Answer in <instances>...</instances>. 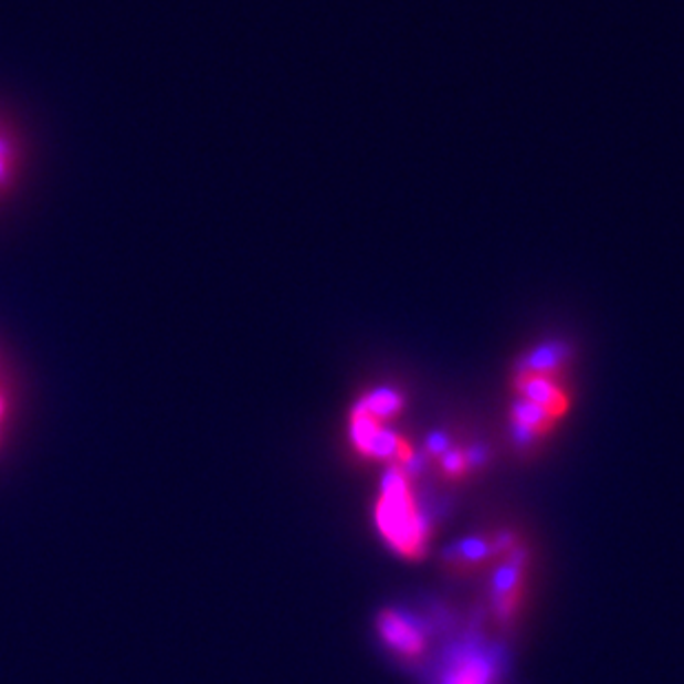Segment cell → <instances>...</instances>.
I'll use <instances>...</instances> for the list:
<instances>
[{
	"mask_svg": "<svg viewBox=\"0 0 684 684\" xmlns=\"http://www.w3.org/2000/svg\"><path fill=\"white\" fill-rule=\"evenodd\" d=\"M569 357L565 344L545 341L514 364L509 425L516 443L529 445L549 436L571 410Z\"/></svg>",
	"mask_w": 684,
	"mask_h": 684,
	"instance_id": "6da1fadb",
	"label": "cell"
},
{
	"mask_svg": "<svg viewBox=\"0 0 684 684\" xmlns=\"http://www.w3.org/2000/svg\"><path fill=\"white\" fill-rule=\"evenodd\" d=\"M403 410L406 397L401 390L392 386L366 390L352 403L348 414V439L352 450L368 461L412 472L417 465V450L399 430H394Z\"/></svg>",
	"mask_w": 684,
	"mask_h": 684,
	"instance_id": "7a4b0ae2",
	"label": "cell"
},
{
	"mask_svg": "<svg viewBox=\"0 0 684 684\" xmlns=\"http://www.w3.org/2000/svg\"><path fill=\"white\" fill-rule=\"evenodd\" d=\"M375 525L383 543L406 560H421L430 543V520L412 485V472L388 467L375 501Z\"/></svg>",
	"mask_w": 684,
	"mask_h": 684,
	"instance_id": "3957f363",
	"label": "cell"
},
{
	"mask_svg": "<svg viewBox=\"0 0 684 684\" xmlns=\"http://www.w3.org/2000/svg\"><path fill=\"white\" fill-rule=\"evenodd\" d=\"M527 565H529L527 547L520 540L494 562L490 602L492 613L501 624H509L523 602Z\"/></svg>",
	"mask_w": 684,
	"mask_h": 684,
	"instance_id": "277c9868",
	"label": "cell"
},
{
	"mask_svg": "<svg viewBox=\"0 0 684 684\" xmlns=\"http://www.w3.org/2000/svg\"><path fill=\"white\" fill-rule=\"evenodd\" d=\"M498 660L492 646L470 642L448 657L439 684H496Z\"/></svg>",
	"mask_w": 684,
	"mask_h": 684,
	"instance_id": "5b68a950",
	"label": "cell"
},
{
	"mask_svg": "<svg viewBox=\"0 0 684 684\" xmlns=\"http://www.w3.org/2000/svg\"><path fill=\"white\" fill-rule=\"evenodd\" d=\"M516 543L518 536L512 532H498L494 536H472L450 545L443 551V565L454 569L456 573L472 571L487 562H496Z\"/></svg>",
	"mask_w": 684,
	"mask_h": 684,
	"instance_id": "8992f818",
	"label": "cell"
},
{
	"mask_svg": "<svg viewBox=\"0 0 684 684\" xmlns=\"http://www.w3.org/2000/svg\"><path fill=\"white\" fill-rule=\"evenodd\" d=\"M377 633L388 649L403 657H419L425 651L428 635L421 620L403 609H383L377 615Z\"/></svg>",
	"mask_w": 684,
	"mask_h": 684,
	"instance_id": "52a82bcc",
	"label": "cell"
},
{
	"mask_svg": "<svg viewBox=\"0 0 684 684\" xmlns=\"http://www.w3.org/2000/svg\"><path fill=\"white\" fill-rule=\"evenodd\" d=\"M17 176V151L14 143L6 131H0V191H8Z\"/></svg>",
	"mask_w": 684,
	"mask_h": 684,
	"instance_id": "ba28073f",
	"label": "cell"
},
{
	"mask_svg": "<svg viewBox=\"0 0 684 684\" xmlns=\"http://www.w3.org/2000/svg\"><path fill=\"white\" fill-rule=\"evenodd\" d=\"M6 414H8V397L3 390H0V425H3Z\"/></svg>",
	"mask_w": 684,
	"mask_h": 684,
	"instance_id": "9c48e42d",
	"label": "cell"
}]
</instances>
